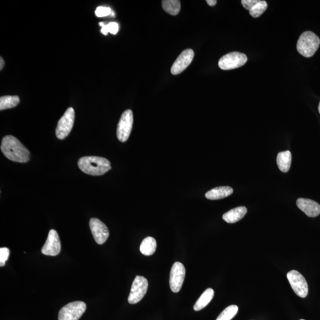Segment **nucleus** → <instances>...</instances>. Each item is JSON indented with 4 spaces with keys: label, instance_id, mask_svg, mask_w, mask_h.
<instances>
[{
    "label": "nucleus",
    "instance_id": "nucleus-31",
    "mask_svg": "<svg viewBox=\"0 0 320 320\" xmlns=\"http://www.w3.org/2000/svg\"><path fill=\"white\" fill-rule=\"evenodd\" d=\"M99 25H100V26H101L102 27L104 26H105V23H104L103 22H100V23H99Z\"/></svg>",
    "mask_w": 320,
    "mask_h": 320
},
{
    "label": "nucleus",
    "instance_id": "nucleus-8",
    "mask_svg": "<svg viewBox=\"0 0 320 320\" xmlns=\"http://www.w3.org/2000/svg\"><path fill=\"white\" fill-rule=\"evenodd\" d=\"M287 278L295 293L298 297L305 298L308 294L307 280L299 272L293 270L287 273Z\"/></svg>",
    "mask_w": 320,
    "mask_h": 320
},
{
    "label": "nucleus",
    "instance_id": "nucleus-26",
    "mask_svg": "<svg viewBox=\"0 0 320 320\" xmlns=\"http://www.w3.org/2000/svg\"><path fill=\"white\" fill-rule=\"evenodd\" d=\"M258 2V0H242V4L246 10L250 11Z\"/></svg>",
    "mask_w": 320,
    "mask_h": 320
},
{
    "label": "nucleus",
    "instance_id": "nucleus-15",
    "mask_svg": "<svg viewBox=\"0 0 320 320\" xmlns=\"http://www.w3.org/2000/svg\"><path fill=\"white\" fill-rule=\"evenodd\" d=\"M247 213V210L246 207H239L234 208L223 215L222 218L229 224H234L241 220Z\"/></svg>",
    "mask_w": 320,
    "mask_h": 320
},
{
    "label": "nucleus",
    "instance_id": "nucleus-10",
    "mask_svg": "<svg viewBox=\"0 0 320 320\" xmlns=\"http://www.w3.org/2000/svg\"><path fill=\"white\" fill-rule=\"evenodd\" d=\"M186 275V269L182 264L176 262L172 265L170 275V286L171 290L174 293L181 290Z\"/></svg>",
    "mask_w": 320,
    "mask_h": 320
},
{
    "label": "nucleus",
    "instance_id": "nucleus-19",
    "mask_svg": "<svg viewBox=\"0 0 320 320\" xmlns=\"http://www.w3.org/2000/svg\"><path fill=\"white\" fill-rule=\"evenodd\" d=\"M157 249L156 240L152 237H147L140 246L141 253L145 256H151L155 253Z\"/></svg>",
    "mask_w": 320,
    "mask_h": 320
},
{
    "label": "nucleus",
    "instance_id": "nucleus-23",
    "mask_svg": "<svg viewBox=\"0 0 320 320\" xmlns=\"http://www.w3.org/2000/svg\"><path fill=\"white\" fill-rule=\"evenodd\" d=\"M268 8V4L265 1H258L253 8L250 11L251 16L254 18L260 17Z\"/></svg>",
    "mask_w": 320,
    "mask_h": 320
},
{
    "label": "nucleus",
    "instance_id": "nucleus-29",
    "mask_svg": "<svg viewBox=\"0 0 320 320\" xmlns=\"http://www.w3.org/2000/svg\"><path fill=\"white\" fill-rule=\"evenodd\" d=\"M207 3L210 6H215L217 5V1H216V0H207Z\"/></svg>",
    "mask_w": 320,
    "mask_h": 320
},
{
    "label": "nucleus",
    "instance_id": "nucleus-27",
    "mask_svg": "<svg viewBox=\"0 0 320 320\" xmlns=\"http://www.w3.org/2000/svg\"><path fill=\"white\" fill-rule=\"evenodd\" d=\"M108 31L109 33L113 35H116L119 31V25L116 22H111L107 24Z\"/></svg>",
    "mask_w": 320,
    "mask_h": 320
},
{
    "label": "nucleus",
    "instance_id": "nucleus-13",
    "mask_svg": "<svg viewBox=\"0 0 320 320\" xmlns=\"http://www.w3.org/2000/svg\"><path fill=\"white\" fill-rule=\"evenodd\" d=\"M194 57V52L191 49H187L183 51L172 64L171 73L173 75H178L185 71L191 64Z\"/></svg>",
    "mask_w": 320,
    "mask_h": 320
},
{
    "label": "nucleus",
    "instance_id": "nucleus-6",
    "mask_svg": "<svg viewBox=\"0 0 320 320\" xmlns=\"http://www.w3.org/2000/svg\"><path fill=\"white\" fill-rule=\"evenodd\" d=\"M74 120L75 111L73 108H68L57 123L55 132L57 138L63 140L70 134L73 127Z\"/></svg>",
    "mask_w": 320,
    "mask_h": 320
},
{
    "label": "nucleus",
    "instance_id": "nucleus-14",
    "mask_svg": "<svg viewBox=\"0 0 320 320\" xmlns=\"http://www.w3.org/2000/svg\"><path fill=\"white\" fill-rule=\"evenodd\" d=\"M297 205L298 208L309 217L314 218L320 214V206L314 200L300 198L297 200Z\"/></svg>",
    "mask_w": 320,
    "mask_h": 320
},
{
    "label": "nucleus",
    "instance_id": "nucleus-24",
    "mask_svg": "<svg viewBox=\"0 0 320 320\" xmlns=\"http://www.w3.org/2000/svg\"><path fill=\"white\" fill-rule=\"evenodd\" d=\"M10 250L8 248L2 247L0 249V267H5L6 262L8 260Z\"/></svg>",
    "mask_w": 320,
    "mask_h": 320
},
{
    "label": "nucleus",
    "instance_id": "nucleus-12",
    "mask_svg": "<svg viewBox=\"0 0 320 320\" xmlns=\"http://www.w3.org/2000/svg\"><path fill=\"white\" fill-rule=\"evenodd\" d=\"M61 251V242L59 234L55 229L50 230L47 240L42 249V253L46 256H56Z\"/></svg>",
    "mask_w": 320,
    "mask_h": 320
},
{
    "label": "nucleus",
    "instance_id": "nucleus-9",
    "mask_svg": "<svg viewBox=\"0 0 320 320\" xmlns=\"http://www.w3.org/2000/svg\"><path fill=\"white\" fill-rule=\"evenodd\" d=\"M134 117L131 110H127L122 114L118 125L117 137L119 141L125 142L130 136Z\"/></svg>",
    "mask_w": 320,
    "mask_h": 320
},
{
    "label": "nucleus",
    "instance_id": "nucleus-17",
    "mask_svg": "<svg viewBox=\"0 0 320 320\" xmlns=\"http://www.w3.org/2000/svg\"><path fill=\"white\" fill-rule=\"evenodd\" d=\"M291 161H292V156L289 151L280 152L277 156V164L278 165L279 170L283 172H287L289 170Z\"/></svg>",
    "mask_w": 320,
    "mask_h": 320
},
{
    "label": "nucleus",
    "instance_id": "nucleus-28",
    "mask_svg": "<svg viewBox=\"0 0 320 320\" xmlns=\"http://www.w3.org/2000/svg\"><path fill=\"white\" fill-rule=\"evenodd\" d=\"M101 32L104 35H107L108 33H109L107 25H105V26L102 27Z\"/></svg>",
    "mask_w": 320,
    "mask_h": 320
},
{
    "label": "nucleus",
    "instance_id": "nucleus-3",
    "mask_svg": "<svg viewBox=\"0 0 320 320\" xmlns=\"http://www.w3.org/2000/svg\"><path fill=\"white\" fill-rule=\"evenodd\" d=\"M320 44L319 38L313 32H304L298 39L297 51L301 55L310 57L314 55Z\"/></svg>",
    "mask_w": 320,
    "mask_h": 320
},
{
    "label": "nucleus",
    "instance_id": "nucleus-4",
    "mask_svg": "<svg viewBox=\"0 0 320 320\" xmlns=\"http://www.w3.org/2000/svg\"><path fill=\"white\" fill-rule=\"evenodd\" d=\"M247 61L245 54L232 52L223 56L219 61L218 66L223 70H231L243 66Z\"/></svg>",
    "mask_w": 320,
    "mask_h": 320
},
{
    "label": "nucleus",
    "instance_id": "nucleus-18",
    "mask_svg": "<svg viewBox=\"0 0 320 320\" xmlns=\"http://www.w3.org/2000/svg\"><path fill=\"white\" fill-rule=\"evenodd\" d=\"M214 296V290L212 288H208L204 291L202 296L196 301L194 305V310L198 311L202 310L210 303Z\"/></svg>",
    "mask_w": 320,
    "mask_h": 320
},
{
    "label": "nucleus",
    "instance_id": "nucleus-32",
    "mask_svg": "<svg viewBox=\"0 0 320 320\" xmlns=\"http://www.w3.org/2000/svg\"><path fill=\"white\" fill-rule=\"evenodd\" d=\"M318 111H319V113H320V102L318 106Z\"/></svg>",
    "mask_w": 320,
    "mask_h": 320
},
{
    "label": "nucleus",
    "instance_id": "nucleus-20",
    "mask_svg": "<svg viewBox=\"0 0 320 320\" xmlns=\"http://www.w3.org/2000/svg\"><path fill=\"white\" fill-rule=\"evenodd\" d=\"M162 7L165 12L170 15H178L181 11V4L178 0H164L162 2Z\"/></svg>",
    "mask_w": 320,
    "mask_h": 320
},
{
    "label": "nucleus",
    "instance_id": "nucleus-2",
    "mask_svg": "<svg viewBox=\"0 0 320 320\" xmlns=\"http://www.w3.org/2000/svg\"><path fill=\"white\" fill-rule=\"evenodd\" d=\"M78 165L82 171L92 176L103 175L111 168L109 160L97 156L82 157L78 160Z\"/></svg>",
    "mask_w": 320,
    "mask_h": 320
},
{
    "label": "nucleus",
    "instance_id": "nucleus-5",
    "mask_svg": "<svg viewBox=\"0 0 320 320\" xmlns=\"http://www.w3.org/2000/svg\"><path fill=\"white\" fill-rule=\"evenodd\" d=\"M85 310L86 305L83 302H73L61 308L59 320H78L84 313Z\"/></svg>",
    "mask_w": 320,
    "mask_h": 320
},
{
    "label": "nucleus",
    "instance_id": "nucleus-1",
    "mask_svg": "<svg viewBox=\"0 0 320 320\" xmlns=\"http://www.w3.org/2000/svg\"><path fill=\"white\" fill-rule=\"evenodd\" d=\"M1 150L11 161L25 163L30 160V153L19 140L12 135H7L2 139Z\"/></svg>",
    "mask_w": 320,
    "mask_h": 320
},
{
    "label": "nucleus",
    "instance_id": "nucleus-30",
    "mask_svg": "<svg viewBox=\"0 0 320 320\" xmlns=\"http://www.w3.org/2000/svg\"><path fill=\"white\" fill-rule=\"evenodd\" d=\"M1 67H0V69H1V70H2L4 66H5V61H4L3 59H2V57H1Z\"/></svg>",
    "mask_w": 320,
    "mask_h": 320
},
{
    "label": "nucleus",
    "instance_id": "nucleus-21",
    "mask_svg": "<svg viewBox=\"0 0 320 320\" xmlns=\"http://www.w3.org/2000/svg\"><path fill=\"white\" fill-rule=\"evenodd\" d=\"M20 99L17 96H3L0 98V110L11 109L18 105Z\"/></svg>",
    "mask_w": 320,
    "mask_h": 320
},
{
    "label": "nucleus",
    "instance_id": "nucleus-22",
    "mask_svg": "<svg viewBox=\"0 0 320 320\" xmlns=\"http://www.w3.org/2000/svg\"><path fill=\"white\" fill-rule=\"evenodd\" d=\"M238 311L239 308L237 305H230L219 314L216 320H231L235 317Z\"/></svg>",
    "mask_w": 320,
    "mask_h": 320
},
{
    "label": "nucleus",
    "instance_id": "nucleus-25",
    "mask_svg": "<svg viewBox=\"0 0 320 320\" xmlns=\"http://www.w3.org/2000/svg\"><path fill=\"white\" fill-rule=\"evenodd\" d=\"M111 10L109 7H99L97 8L95 14L97 17H102L110 15Z\"/></svg>",
    "mask_w": 320,
    "mask_h": 320
},
{
    "label": "nucleus",
    "instance_id": "nucleus-11",
    "mask_svg": "<svg viewBox=\"0 0 320 320\" xmlns=\"http://www.w3.org/2000/svg\"><path fill=\"white\" fill-rule=\"evenodd\" d=\"M90 228L95 242L101 245L106 242L109 236L107 226L98 218H92L89 222Z\"/></svg>",
    "mask_w": 320,
    "mask_h": 320
},
{
    "label": "nucleus",
    "instance_id": "nucleus-33",
    "mask_svg": "<svg viewBox=\"0 0 320 320\" xmlns=\"http://www.w3.org/2000/svg\"><path fill=\"white\" fill-rule=\"evenodd\" d=\"M300 320H305V319H300Z\"/></svg>",
    "mask_w": 320,
    "mask_h": 320
},
{
    "label": "nucleus",
    "instance_id": "nucleus-16",
    "mask_svg": "<svg viewBox=\"0 0 320 320\" xmlns=\"http://www.w3.org/2000/svg\"><path fill=\"white\" fill-rule=\"evenodd\" d=\"M232 193L233 189L230 187H218L206 193V197L207 199L210 200H219L232 195Z\"/></svg>",
    "mask_w": 320,
    "mask_h": 320
},
{
    "label": "nucleus",
    "instance_id": "nucleus-7",
    "mask_svg": "<svg viewBox=\"0 0 320 320\" xmlns=\"http://www.w3.org/2000/svg\"><path fill=\"white\" fill-rule=\"evenodd\" d=\"M148 287V280L144 277L136 276L132 283L131 292L128 297L129 303L135 304L141 301L146 296Z\"/></svg>",
    "mask_w": 320,
    "mask_h": 320
}]
</instances>
